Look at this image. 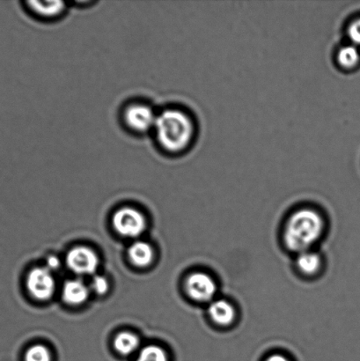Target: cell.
<instances>
[{"instance_id":"obj_10","label":"cell","mask_w":360,"mask_h":361,"mask_svg":"<svg viewBox=\"0 0 360 361\" xmlns=\"http://www.w3.org/2000/svg\"><path fill=\"white\" fill-rule=\"evenodd\" d=\"M209 314L215 323L227 326L234 322L235 310L231 303L225 300H214L210 304Z\"/></svg>"},{"instance_id":"obj_11","label":"cell","mask_w":360,"mask_h":361,"mask_svg":"<svg viewBox=\"0 0 360 361\" xmlns=\"http://www.w3.org/2000/svg\"><path fill=\"white\" fill-rule=\"evenodd\" d=\"M129 257L132 263L139 267H147L154 260L153 247L144 242H136L129 247Z\"/></svg>"},{"instance_id":"obj_20","label":"cell","mask_w":360,"mask_h":361,"mask_svg":"<svg viewBox=\"0 0 360 361\" xmlns=\"http://www.w3.org/2000/svg\"><path fill=\"white\" fill-rule=\"evenodd\" d=\"M266 361H289L285 356L280 355H273L269 357Z\"/></svg>"},{"instance_id":"obj_7","label":"cell","mask_w":360,"mask_h":361,"mask_svg":"<svg viewBox=\"0 0 360 361\" xmlns=\"http://www.w3.org/2000/svg\"><path fill=\"white\" fill-rule=\"evenodd\" d=\"M186 289L193 300L199 302H206L214 298L217 292V285L209 275L197 272L187 279Z\"/></svg>"},{"instance_id":"obj_2","label":"cell","mask_w":360,"mask_h":361,"mask_svg":"<svg viewBox=\"0 0 360 361\" xmlns=\"http://www.w3.org/2000/svg\"><path fill=\"white\" fill-rule=\"evenodd\" d=\"M323 218L316 212L304 209L295 212L285 228V244L295 252L309 250L323 235Z\"/></svg>"},{"instance_id":"obj_17","label":"cell","mask_w":360,"mask_h":361,"mask_svg":"<svg viewBox=\"0 0 360 361\" xmlns=\"http://www.w3.org/2000/svg\"><path fill=\"white\" fill-rule=\"evenodd\" d=\"M92 288L99 295H104L108 289V283L107 279L102 276H94L93 281H92Z\"/></svg>"},{"instance_id":"obj_12","label":"cell","mask_w":360,"mask_h":361,"mask_svg":"<svg viewBox=\"0 0 360 361\" xmlns=\"http://www.w3.org/2000/svg\"><path fill=\"white\" fill-rule=\"evenodd\" d=\"M116 351L123 355H132L139 346V339L130 332H121L116 336L114 341Z\"/></svg>"},{"instance_id":"obj_15","label":"cell","mask_w":360,"mask_h":361,"mask_svg":"<svg viewBox=\"0 0 360 361\" xmlns=\"http://www.w3.org/2000/svg\"><path fill=\"white\" fill-rule=\"evenodd\" d=\"M136 361H168L167 353L158 345H148L141 350Z\"/></svg>"},{"instance_id":"obj_13","label":"cell","mask_w":360,"mask_h":361,"mask_svg":"<svg viewBox=\"0 0 360 361\" xmlns=\"http://www.w3.org/2000/svg\"><path fill=\"white\" fill-rule=\"evenodd\" d=\"M297 264L302 272L305 274H314L319 270L321 265V257L318 254L313 251L306 250L299 253Z\"/></svg>"},{"instance_id":"obj_16","label":"cell","mask_w":360,"mask_h":361,"mask_svg":"<svg viewBox=\"0 0 360 361\" xmlns=\"http://www.w3.org/2000/svg\"><path fill=\"white\" fill-rule=\"evenodd\" d=\"M25 361H51V353L44 345L31 346L25 355Z\"/></svg>"},{"instance_id":"obj_6","label":"cell","mask_w":360,"mask_h":361,"mask_svg":"<svg viewBox=\"0 0 360 361\" xmlns=\"http://www.w3.org/2000/svg\"><path fill=\"white\" fill-rule=\"evenodd\" d=\"M67 267L79 275L94 274L97 270L99 258L94 251L87 247H76L66 256Z\"/></svg>"},{"instance_id":"obj_5","label":"cell","mask_w":360,"mask_h":361,"mask_svg":"<svg viewBox=\"0 0 360 361\" xmlns=\"http://www.w3.org/2000/svg\"><path fill=\"white\" fill-rule=\"evenodd\" d=\"M55 279L51 271L44 267L35 268L27 275V288L35 299L46 300L55 292Z\"/></svg>"},{"instance_id":"obj_3","label":"cell","mask_w":360,"mask_h":361,"mask_svg":"<svg viewBox=\"0 0 360 361\" xmlns=\"http://www.w3.org/2000/svg\"><path fill=\"white\" fill-rule=\"evenodd\" d=\"M157 116L158 111L153 105L144 101H132L123 108L121 121L130 133L146 135L153 133Z\"/></svg>"},{"instance_id":"obj_4","label":"cell","mask_w":360,"mask_h":361,"mask_svg":"<svg viewBox=\"0 0 360 361\" xmlns=\"http://www.w3.org/2000/svg\"><path fill=\"white\" fill-rule=\"evenodd\" d=\"M113 226L120 235L135 238L147 228V221L142 212L132 207H123L113 215Z\"/></svg>"},{"instance_id":"obj_8","label":"cell","mask_w":360,"mask_h":361,"mask_svg":"<svg viewBox=\"0 0 360 361\" xmlns=\"http://www.w3.org/2000/svg\"><path fill=\"white\" fill-rule=\"evenodd\" d=\"M27 12L39 20L52 21L58 20L67 12L68 3L56 0V1H30L23 2Z\"/></svg>"},{"instance_id":"obj_9","label":"cell","mask_w":360,"mask_h":361,"mask_svg":"<svg viewBox=\"0 0 360 361\" xmlns=\"http://www.w3.org/2000/svg\"><path fill=\"white\" fill-rule=\"evenodd\" d=\"M89 296V290L80 279L66 281L63 288V299L70 305H79L86 302Z\"/></svg>"},{"instance_id":"obj_19","label":"cell","mask_w":360,"mask_h":361,"mask_svg":"<svg viewBox=\"0 0 360 361\" xmlns=\"http://www.w3.org/2000/svg\"><path fill=\"white\" fill-rule=\"evenodd\" d=\"M60 267V261L58 257H49L47 260V267L46 268L49 269V271L58 270Z\"/></svg>"},{"instance_id":"obj_18","label":"cell","mask_w":360,"mask_h":361,"mask_svg":"<svg viewBox=\"0 0 360 361\" xmlns=\"http://www.w3.org/2000/svg\"><path fill=\"white\" fill-rule=\"evenodd\" d=\"M348 35L355 45L360 46V19L356 20L348 28Z\"/></svg>"},{"instance_id":"obj_1","label":"cell","mask_w":360,"mask_h":361,"mask_svg":"<svg viewBox=\"0 0 360 361\" xmlns=\"http://www.w3.org/2000/svg\"><path fill=\"white\" fill-rule=\"evenodd\" d=\"M194 123L188 113L178 108H166L158 112L153 134L155 143L168 155L182 153L194 136Z\"/></svg>"},{"instance_id":"obj_14","label":"cell","mask_w":360,"mask_h":361,"mask_svg":"<svg viewBox=\"0 0 360 361\" xmlns=\"http://www.w3.org/2000/svg\"><path fill=\"white\" fill-rule=\"evenodd\" d=\"M360 59V54L355 45L345 46L338 52V63L344 68L350 69L358 65Z\"/></svg>"}]
</instances>
